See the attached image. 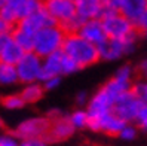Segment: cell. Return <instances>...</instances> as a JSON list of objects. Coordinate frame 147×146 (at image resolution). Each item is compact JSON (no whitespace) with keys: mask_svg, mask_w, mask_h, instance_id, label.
Returning a JSON list of instances; mask_svg holds the SVG:
<instances>
[{"mask_svg":"<svg viewBox=\"0 0 147 146\" xmlns=\"http://www.w3.org/2000/svg\"><path fill=\"white\" fill-rule=\"evenodd\" d=\"M63 51L70 57L80 69L89 67L100 60L98 46L82 37L79 33H67Z\"/></svg>","mask_w":147,"mask_h":146,"instance_id":"1","label":"cell"},{"mask_svg":"<svg viewBox=\"0 0 147 146\" xmlns=\"http://www.w3.org/2000/svg\"><path fill=\"white\" fill-rule=\"evenodd\" d=\"M67 36V31L59 24L49 25V27L40 29L34 34V46L33 51L39 54L42 58H45L51 54L61 51L64 45V39Z\"/></svg>","mask_w":147,"mask_h":146,"instance_id":"2","label":"cell"},{"mask_svg":"<svg viewBox=\"0 0 147 146\" xmlns=\"http://www.w3.org/2000/svg\"><path fill=\"white\" fill-rule=\"evenodd\" d=\"M101 21L102 25H104L107 37L111 39H123L138 31L135 24L129 18H126L122 12L107 9L106 6H104V14L101 16Z\"/></svg>","mask_w":147,"mask_h":146,"instance_id":"3","label":"cell"},{"mask_svg":"<svg viewBox=\"0 0 147 146\" xmlns=\"http://www.w3.org/2000/svg\"><path fill=\"white\" fill-rule=\"evenodd\" d=\"M79 70H80V67L61 49V51H57V52L43 58V69H42L40 82L43 79L49 78V76H61L63 78V76L73 75Z\"/></svg>","mask_w":147,"mask_h":146,"instance_id":"4","label":"cell"},{"mask_svg":"<svg viewBox=\"0 0 147 146\" xmlns=\"http://www.w3.org/2000/svg\"><path fill=\"white\" fill-rule=\"evenodd\" d=\"M137 36H138V31L131 34V36H128V37H123V39L107 37L98 46L100 60H102V61H116V60L125 57L126 54H129L134 49Z\"/></svg>","mask_w":147,"mask_h":146,"instance_id":"5","label":"cell"},{"mask_svg":"<svg viewBox=\"0 0 147 146\" xmlns=\"http://www.w3.org/2000/svg\"><path fill=\"white\" fill-rule=\"evenodd\" d=\"M42 69H43V58L36 54L34 51H28L22 55V58L16 64V72L21 84H31L37 82L42 78Z\"/></svg>","mask_w":147,"mask_h":146,"instance_id":"6","label":"cell"},{"mask_svg":"<svg viewBox=\"0 0 147 146\" xmlns=\"http://www.w3.org/2000/svg\"><path fill=\"white\" fill-rule=\"evenodd\" d=\"M143 105H144V101L131 88V90L125 91L123 94H120L116 98L115 106H113V112L126 122H135L137 115L140 112Z\"/></svg>","mask_w":147,"mask_h":146,"instance_id":"7","label":"cell"},{"mask_svg":"<svg viewBox=\"0 0 147 146\" xmlns=\"http://www.w3.org/2000/svg\"><path fill=\"white\" fill-rule=\"evenodd\" d=\"M51 128V119L45 116H31L21 121L18 125L15 127L12 131L20 140L24 139H36V137H43L48 134Z\"/></svg>","mask_w":147,"mask_h":146,"instance_id":"8","label":"cell"},{"mask_svg":"<svg viewBox=\"0 0 147 146\" xmlns=\"http://www.w3.org/2000/svg\"><path fill=\"white\" fill-rule=\"evenodd\" d=\"M128 122L123 121L120 116H117L113 110L106 113H101L97 116H91L89 119V127L92 131L95 133H104L109 136H119V133L122 131V128Z\"/></svg>","mask_w":147,"mask_h":146,"instance_id":"9","label":"cell"},{"mask_svg":"<svg viewBox=\"0 0 147 146\" xmlns=\"http://www.w3.org/2000/svg\"><path fill=\"white\" fill-rule=\"evenodd\" d=\"M116 98H117V96H115L106 85H102L89 98L88 105H86V110H88L89 116H97L101 113L110 112V110H113Z\"/></svg>","mask_w":147,"mask_h":146,"instance_id":"10","label":"cell"},{"mask_svg":"<svg viewBox=\"0 0 147 146\" xmlns=\"http://www.w3.org/2000/svg\"><path fill=\"white\" fill-rule=\"evenodd\" d=\"M43 6L59 25H64L76 16L74 0H43Z\"/></svg>","mask_w":147,"mask_h":146,"instance_id":"11","label":"cell"},{"mask_svg":"<svg viewBox=\"0 0 147 146\" xmlns=\"http://www.w3.org/2000/svg\"><path fill=\"white\" fill-rule=\"evenodd\" d=\"M76 128L74 125L70 122V119L68 116H61L55 119V121H51V128L48 134L45 136V140L48 143H58V142H64L67 139H70V137L74 134Z\"/></svg>","mask_w":147,"mask_h":146,"instance_id":"12","label":"cell"},{"mask_svg":"<svg viewBox=\"0 0 147 146\" xmlns=\"http://www.w3.org/2000/svg\"><path fill=\"white\" fill-rule=\"evenodd\" d=\"M55 24H58V22L52 18V15L45 9V6H42L40 9H37L30 16L18 21L16 25H20V27H22V29H25V30H28V31L36 34V31H39L40 29L49 27V25H55Z\"/></svg>","mask_w":147,"mask_h":146,"instance_id":"13","label":"cell"},{"mask_svg":"<svg viewBox=\"0 0 147 146\" xmlns=\"http://www.w3.org/2000/svg\"><path fill=\"white\" fill-rule=\"evenodd\" d=\"M82 37H85L86 40H89L91 43L100 46L102 42L107 39V34L104 30V25H102L101 18H95V20H88L83 21V24L80 25L79 31Z\"/></svg>","mask_w":147,"mask_h":146,"instance_id":"14","label":"cell"},{"mask_svg":"<svg viewBox=\"0 0 147 146\" xmlns=\"http://www.w3.org/2000/svg\"><path fill=\"white\" fill-rule=\"evenodd\" d=\"M76 15L83 21L101 18L104 14V0H74Z\"/></svg>","mask_w":147,"mask_h":146,"instance_id":"15","label":"cell"},{"mask_svg":"<svg viewBox=\"0 0 147 146\" xmlns=\"http://www.w3.org/2000/svg\"><path fill=\"white\" fill-rule=\"evenodd\" d=\"M24 54H25V51L13 40V37H11L3 45V48L0 49V63H7V64L16 66Z\"/></svg>","mask_w":147,"mask_h":146,"instance_id":"16","label":"cell"},{"mask_svg":"<svg viewBox=\"0 0 147 146\" xmlns=\"http://www.w3.org/2000/svg\"><path fill=\"white\" fill-rule=\"evenodd\" d=\"M146 9H147V0H123L122 6H120V12L134 24L144 14Z\"/></svg>","mask_w":147,"mask_h":146,"instance_id":"17","label":"cell"},{"mask_svg":"<svg viewBox=\"0 0 147 146\" xmlns=\"http://www.w3.org/2000/svg\"><path fill=\"white\" fill-rule=\"evenodd\" d=\"M45 87L40 81L37 82H31V84H25L22 90H21V96L24 98V101L27 105H33V103H37L43 98V94H45Z\"/></svg>","mask_w":147,"mask_h":146,"instance_id":"18","label":"cell"},{"mask_svg":"<svg viewBox=\"0 0 147 146\" xmlns=\"http://www.w3.org/2000/svg\"><path fill=\"white\" fill-rule=\"evenodd\" d=\"M12 37H13V40L16 42V43H18L25 51V52L33 51V46H34V33L20 27V25H13Z\"/></svg>","mask_w":147,"mask_h":146,"instance_id":"19","label":"cell"},{"mask_svg":"<svg viewBox=\"0 0 147 146\" xmlns=\"http://www.w3.org/2000/svg\"><path fill=\"white\" fill-rule=\"evenodd\" d=\"M20 82L18 72H16L15 64H7V63H0V85L9 87Z\"/></svg>","mask_w":147,"mask_h":146,"instance_id":"20","label":"cell"},{"mask_svg":"<svg viewBox=\"0 0 147 146\" xmlns=\"http://www.w3.org/2000/svg\"><path fill=\"white\" fill-rule=\"evenodd\" d=\"M43 6V0H24L22 3H20L16 7V12H18V18L20 21L30 16L31 14H34L37 9Z\"/></svg>","mask_w":147,"mask_h":146,"instance_id":"21","label":"cell"},{"mask_svg":"<svg viewBox=\"0 0 147 146\" xmlns=\"http://www.w3.org/2000/svg\"><path fill=\"white\" fill-rule=\"evenodd\" d=\"M68 119L70 122L74 125L76 130H82V128H88L89 127V113L86 109H76L74 112H71L68 115Z\"/></svg>","mask_w":147,"mask_h":146,"instance_id":"22","label":"cell"},{"mask_svg":"<svg viewBox=\"0 0 147 146\" xmlns=\"http://www.w3.org/2000/svg\"><path fill=\"white\" fill-rule=\"evenodd\" d=\"M0 105L7 110H20L27 105V103L24 101L21 94H7V96L0 98Z\"/></svg>","mask_w":147,"mask_h":146,"instance_id":"23","label":"cell"},{"mask_svg":"<svg viewBox=\"0 0 147 146\" xmlns=\"http://www.w3.org/2000/svg\"><path fill=\"white\" fill-rule=\"evenodd\" d=\"M0 16L7 22L11 24L12 27L18 24L20 18H18V12H16V7L11 3H5L2 7H0Z\"/></svg>","mask_w":147,"mask_h":146,"instance_id":"24","label":"cell"},{"mask_svg":"<svg viewBox=\"0 0 147 146\" xmlns=\"http://www.w3.org/2000/svg\"><path fill=\"white\" fill-rule=\"evenodd\" d=\"M137 127L132 125V122H128L123 128H122V131L119 133L117 137H120V139H123V140H134L135 137H137Z\"/></svg>","mask_w":147,"mask_h":146,"instance_id":"25","label":"cell"},{"mask_svg":"<svg viewBox=\"0 0 147 146\" xmlns=\"http://www.w3.org/2000/svg\"><path fill=\"white\" fill-rule=\"evenodd\" d=\"M20 139L13 133L0 134V146H20Z\"/></svg>","mask_w":147,"mask_h":146,"instance_id":"26","label":"cell"},{"mask_svg":"<svg viewBox=\"0 0 147 146\" xmlns=\"http://www.w3.org/2000/svg\"><path fill=\"white\" fill-rule=\"evenodd\" d=\"M135 124L138 128H141V130H146L147 131V103L141 106L140 112L137 115V119H135Z\"/></svg>","mask_w":147,"mask_h":146,"instance_id":"27","label":"cell"},{"mask_svg":"<svg viewBox=\"0 0 147 146\" xmlns=\"http://www.w3.org/2000/svg\"><path fill=\"white\" fill-rule=\"evenodd\" d=\"M132 90L140 96V98L144 101V103H147V78L144 79V81H140V82H135L134 85H132Z\"/></svg>","mask_w":147,"mask_h":146,"instance_id":"28","label":"cell"},{"mask_svg":"<svg viewBox=\"0 0 147 146\" xmlns=\"http://www.w3.org/2000/svg\"><path fill=\"white\" fill-rule=\"evenodd\" d=\"M42 84H43V87H45L46 91H52V90L59 87V84H61V76H49V78L43 79Z\"/></svg>","mask_w":147,"mask_h":146,"instance_id":"29","label":"cell"},{"mask_svg":"<svg viewBox=\"0 0 147 146\" xmlns=\"http://www.w3.org/2000/svg\"><path fill=\"white\" fill-rule=\"evenodd\" d=\"M49 143L43 137H36V139H24L20 142V146H48Z\"/></svg>","mask_w":147,"mask_h":146,"instance_id":"30","label":"cell"},{"mask_svg":"<svg viewBox=\"0 0 147 146\" xmlns=\"http://www.w3.org/2000/svg\"><path fill=\"white\" fill-rule=\"evenodd\" d=\"M74 101H76V105L80 106V107L86 106V105H88V101H89L88 92H86V91H79L76 94V97H74Z\"/></svg>","mask_w":147,"mask_h":146,"instance_id":"31","label":"cell"},{"mask_svg":"<svg viewBox=\"0 0 147 146\" xmlns=\"http://www.w3.org/2000/svg\"><path fill=\"white\" fill-rule=\"evenodd\" d=\"M135 27H137V30L140 31V33H144V31L147 30V9L144 11V14L140 16V18L137 20Z\"/></svg>","mask_w":147,"mask_h":146,"instance_id":"32","label":"cell"},{"mask_svg":"<svg viewBox=\"0 0 147 146\" xmlns=\"http://www.w3.org/2000/svg\"><path fill=\"white\" fill-rule=\"evenodd\" d=\"M46 116H48V118L51 119V121H55V119H58V118L64 116V113H63V110H61V109H57V107H54V109L48 110Z\"/></svg>","mask_w":147,"mask_h":146,"instance_id":"33","label":"cell"},{"mask_svg":"<svg viewBox=\"0 0 147 146\" xmlns=\"http://www.w3.org/2000/svg\"><path fill=\"white\" fill-rule=\"evenodd\" d=\"M12 25L11 24H7L3 18H2V16H0V34H2V33H7V31H12Z\"/></svg>","mask_w":147,"mask_h":146,"instance_id":"34","label":"cell"},{"mask_svg":"<svg viewBox=\"0 0 147 146\" xmlns=\"http://www.w3.org/2000/svg\"><path fill=\"white\" fill-rule=\"evenodd\" d=\"M140 70H141V73H143V75L146 76V78H147V60L141 63V66H140Z\"/></svg>","mask_w":147,"mask_h":146,"instance_id":"35","label":"cell"},{"mask_svg":"<svg viewBox=\"0 0 147 146\" xmlns=\"http://www.w3.org/2000/svg\"><path fill=\"white\" fill-rule=\"evenodd\" d=\"M6 3H11V5H13V6H18L20 3H22L24 0H5Z\"/></svg>","mask_w":147,"mask_h":146,"instance_id":"36","label":"cell"},{"mask_svg":"<svg viewBox=\"0 0 147 146\" xmlns=\"http://www.w3.org/2000/svg\"><path fill=\"white\" fill-rule=\"evenodd\" d=\"M5 128V121H3V118L0 116V130H3Z\"/></svg>","mask_w":147,"mask_h":146,"instance_id":"37","label":"cell"},{"mask_svg":"<svg viewBox=\"0 0 147 146\" xmlns=\"http://www.w3.org/2000/svg\"><path fill=\"white\" fill-rule=\"evenodd\" d=\"M5 3H6V2H5V0H0V7H2V6H3Z\"/></svg>","mask_w":147,"mask_h":146,"instance_id":"38","label":"cell"},{"mask_svg":"<svg viewBox=\"0 0 147 146\" xmlns=\"http://www.w3.org/2000/svg\"><path fill=\"white\" fill-rule=\"evenodd\" d=\"M143 34H144V36H146V37H147V30H146V31H144V33H143Z\"/></svg>","mask_w":147,"mask_h":146,"instance_id":"39","label":"cell"}]
</instances>
